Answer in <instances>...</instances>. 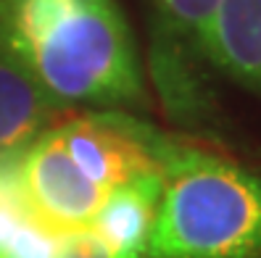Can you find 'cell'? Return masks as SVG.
I'll return each instance as SVG.
<instances>
[{
    "instance_id": "ba28073f",
    "label": "cell",
    "mask_w": 261,
    "mask_h": 258,
    "mask_svg": "<svg viewBox=\"0 0 261 258\" xmlns=\"http://www.w3.org/2000/svg\"><path fill=\"white\" fill-rule=\"evenodd\" d=\"M19 161L0 158V258H53L56 237L27 200Z\"/></svg>"
},
{
    "instance_id": "7a4b0ae2",
    "label": "cell",
    "mask_w": 261,
    "mask_h": 258,
    "mask_svg": "<svg viewBox=\"0 0 261 258\" xmlns=\"http://www.w3.org/2000/svg\"><path fill=\"white\" fill-rule=\"evenodd\" d=\"M148 258H261V171L169 137Z\"/></svg>"
},
{
    "instance_id": "9c48e42d",
    "label": "cell",
    "mask_w": 261,
    "mask_h": 258,
    "mask_svg": "<svg viewBox=\"0 0 261 258\" xmlns=\"http://www.w3.org/2000/svg\"><path fill=\"white\" fill-rule=\"evenodd\" d=\"M153 3L159 11L153 24V42L208 58V32L222 0H153Z\"/></svg>"
},
{
    "instance_id": "3957f363",
    "label": "cell",
    "mask_w": 261,
    "mask_h": 258,
    "mask_svg": "<svg viewBox=\"0 0 261 258\" xmlns=\"http://www.w3.org/2000/svg\"><path fill=\"white\" fill-rule=\"evenodd\" d=\"M69 158L106 195L127 182L164 171L169 134L121 111H95L53 127Z\"/></svg>"
},
{
    "instance_id": "277c9868",
    "label": "cell",
    "mask_w": 261,
    "mask_h": 258,
    "mask_svg": "<svg viewBox=\"0 0 261 258\" xmlns=\"http://www.w3.org/2000/svg\"><path fill=\"white\" fill-rule=\"evenodd\" d=\"M19 171L37 221L53 237L87 230L106 198V192L69 158L53 127L21 153Z\"/></svg>"
},
{
    "instance_id": "52a82bcc",
    "label": "cell",
    "mask_w": 261,
    "mask_h": 258,
    "mask_svg": "<svg viewBox=\"0 0 261 258\" xmlns=\"http://www.w3.org/2000/svg\"><path fill=\"white\" fill-rule=\"evenodd\" d=\"M206 50L211 66L261 95V0H222Z\"/></svg>"
},
{
    "instance_id": "30bf717a",
    "label": "cell",
    "mask_w": 261,
    "mask_h": 258,
    "mask_svg": "<svg viewBox=\"0 0 261 258\" xmlns=\"http://www.w3.org/2000/svg\"><path fill=\"white\" fill-rule=\"evenodd\" d=\"M53 258H124V255L114 253L95 232L76 230L56 237Z\"/></svg>"
},
{
    "instance_id": "6da1fadb",
    "label": "cell",
    "mask_w": 261,
    "mask_h": 258,
    "mask_svg": "<svg viewBox=\"0 0 261 258\" xmlns=\"http://www.w3.org/2000/svg\"><path fill=\"white\" fill-rule=\"evenodd\" d=\"M0 37L66 108L148 105L143 66L116 0H0Z\"/></svg>"
},
{
    "instance_id": "5b68a950",
    "label": "cell",
    "mask_w": 261,
    "mask_h": 258,
    "mask_svg": "<svg viewBox=\"0 0 261 258\" xmlns=\"http://www.w3.org/2000/svg\"><path fill=\"white\" fill-rule=\"evenodd\" d=\"M64 111L0 37V158H19Z\"/></svg>"
},
{
    "instance_id": "8992f818",
    "label": "cell",
    "mask_w": 261,
    "mask_h": 258,
    "mask_svg": "<svg viewBox=\"0 0 261 258\" xmlns=\"http://www.w3.org/2000/svg\"><path fill=\"white\" fill-rule=\"evenodd\" d=\"M164 171L143 174L111 190L98 206L87 230L95 232L114 253L124 258H148V245L161 203Z\"/></svg>"
}]
</instances>
